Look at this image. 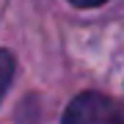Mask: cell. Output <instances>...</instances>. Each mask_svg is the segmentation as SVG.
<instances>
[{"mask_svg": "<svg viewBox=\"0 0 124 124\" xmlns=\"http://www.w3.org/2000/svg\"><path fill=\"white\" fill-rule=\"evenodd\" d=\"M72 6H77V8H97V6L108 3V0H69Z\"/></svg>", "mask_w": 124, "mask_h": 124, "instance_id": "3957f363", "label": "cell"}, {"mask_svg": "<svg viewBox=\"0 0 124 124\" xmlns=\"http://www.w3.org/2000/svg\"><path fill=\"white\" fill-rule=\"evenodd\" d=\"M124 119V113L119 110V105L105 97V94L88 91L72 99V105L63 110V121L66 124H119Z\"/></svg>", "mask_w": 124, "mask_h": 124, "instance_id": "6da1fadb", "label": "cell"}, {"mask_svg": "<svg viewBox=\"0 0 124 124\" xmlns=\"http://www.w3.org/2000/svg\"><path fill=\"white\" fill-rule=\"evenodd\" d=\"M11 77H14V55L8 50H0V102L11 85Z\"/></svg>", "mask_w": 124, "mask_h": 124, "instance_id": "7a4b0ae2", "label": "cell"}]
</instances>
